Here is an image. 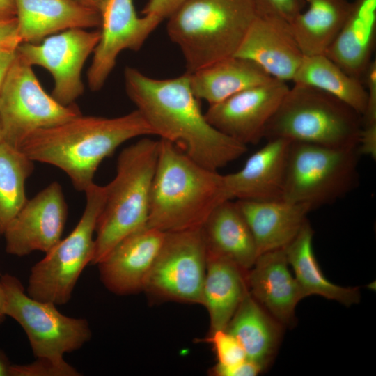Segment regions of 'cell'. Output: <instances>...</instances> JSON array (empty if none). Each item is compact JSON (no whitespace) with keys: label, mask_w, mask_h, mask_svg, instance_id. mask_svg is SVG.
Here are the masks:
<instances>
[{"label":"cell","mask_w":376,"mask_h":376,"mask_svg":"<svg viewBox=\"0 0 376 376\" xmlns=\"http://www.w3.org/2000/svg\"><path fill=\"white\" fill-rule=\"evenodd\" d=\"M4 304H5V293L4 290L2 285V283L0 281V324H1L6 315L4 313Z\"/></svg>","instance_id":"42"},{"label":"cell","mask_w":376,"mask_h":376,"mask_svg":"<svg viewBox=\"0 0 376 376\" xmlns=\"http://www.w3.org/2000/svg\"><path fill=\"white\" fill-rule=\"evenodd\" d=\"M2 141H3V136L2 127H1V122H0V143H1Z\"/></svg>","instance_id":"43"},{"label":"cell","mask_w":376,"mask_h":376,"mask_svg":"<svg viewBox=\"0 0 376 376\" xmlns=\"http://www.w3.org/2000/svg\"><path fill=\"white\" fill-rule=\"evenodd\" d=\"M284 249L263 253L246 274L249 293L283 327L295 323V308L305 297L289 268Z\"/></svg>","instance_id":"18"},{"label":"cell","mask_w":376,"mask_h":376,"mask_svg":"<svg viewBox=\"0 0 376 376\" xmlns=\"http://www.w3.org/2000/svg\"><path fill=\"white\" fill-rule=\"evenodd\" d=\"M189 74L193 93L210 105L273 79L255 63L235 56L217 61Z\"/></svg>","instance_id":"25"},{"label":"cell","mask_w":376,"mask_h":376,"mask_svg":"<svg viewBox=\"0 0 376 376\" xmlns=\"http://www.w3.org/2000/svg\"><path fill=\"white\" fill-rule=\"evenodd\" d=\"M84 192L86 205L77 226L31 269L26 292L33 299L65 304L84 269L91 264L94 234L104 206L106 188L93 182Z\"/></svg>","instance_id":"8"},{"label":"cell","mask_w":376,"mask_h":376,"mask_svg":"<svg viewBox=\"0 0 376 376\" xmlns=\"http://www.w3.org/2000/svg\"><path fill=\"white\" fill-rule=\"evenodd\" d=\"M361 81L367 93L366 110L362 116L363 126H376V60L373 59L365 72Z\"/></svg>","instance_id":"34"},{"label":"cell","mask_w":376,"mask_h":376,"mask_svg":"<svg viewBox=\"0 0 376 376\" xmlns=\"http://www.w3.org/2000/svg\"><path fill=\"white\" fill-rule=\"evenodd\" d=\"M262 372L259 366L247 359L228 366L217 363L210 370L211 375L215 376H256Z\"/></svg>","instance_id":"35"},{"label":"cell","mask_w":376,"mask_h":376,"mask_svg":"<svg viewBox=\"0 0 376 376\" xmlns=\"http://www.w3.org/2000/svg\"><path fill=\"white\" fill-rule=\"evenodd\" d=\"M246 274L235 264L207 254L203 306L210 317V332L226 329L246 293Z\"/></svg>","instance_id":"26"},{"label":"cell","mask_w":376,"mask_h":376,"mask_svg":"<svg viewBox=\"0 0 376 376\" xmlns=\"http://www.w3.org/2000/svg\"><path fill=\"white\" fill-rule=\"evenodd\" d=\"M67 214L61 186L53 182L27 199L7 226L6 253L22 257L33 251L48 252L61 240Z\"/></svg>","instance_id":"15"},{"label":"cell","mask_w":376,"mask_h":376,"mask_svg":"<svg viewBox=\"0 0 376 376\" xmlns=\"http://www.w3.org/2000/svg\"><path fill=\"white\" fill-rule=\"evenodd\" d=\"M292 81L325 92L361 116L366 110L367 93L362 81L347 74L325 54L304 56Z\"/></svg>","instance_id":"29"},{"label":"cell","mask_w":376,"mask_h":376,"mask_svg":"<svg viewBox=\"0 0 376 376\" xmlns=\"http://www.w3.org/2000/svg\"><path fill=\"white\" fill-rule=\"evenodd\" d=\"M31 67L17 52L0 89L3 141L18 149L33 132L81 115L75 103L63 105L48 95Z\"/></svg>","instance_id":"10"},{"label":"cell","mask_w":376,"mask_h":376,"mask_svg":"<svg viewBox=\"0 0 376 376\" xmlns=\"http://www.w3.org/2000/svg\"><path fill=\"white\" fill-rule=\"evenodd\" d=\"M124 78L127 96L154 135L173 143L198 164L217 171L246 152L247 146L206 120L191 88L189 73L162 79L126 67Z\"/></svg>","instance_id":"1"},{"label":"cell","mask_w":376,"mask_h":376,"mask_svg":"<svg viewBox=\"0 0 376 376\" xmlns=\"http://www.w3.org/2000/svg\"><path fill=\"white\" fill-rule=\"evenodd\" d=\"M100 13V38L87 73L93 91L103 87L118 54L125 49L139 50L163 21L153 15L139 17L133 0H107Z\"/></svg>","instance_id":"13"},{"label":"cell","mask_w":376,"mask_h":376,"mask_svg":"<svg viewBox=\"0 0 376 376\" xmlns=\"http://www.w3.org/2000/svg\"><path fill=\"white\" fill-rule=\"evenodd\" d=\"M16 55V49H0V89Z\"/></svg>","instance_id":"38"},{"label":"cell","mask_w":376,"mask_h":376,"mask_svg":"<svg viewBox=\"0 0 376 376\" xmlns=\"http://www.w3.org/2000/svg\"><path fill=\"white\" fill-rule=\"evenodd\" d=\"M186 0H148L143 15H153L162 20L168 19Z\"/></svg>","instance_id":"36"},{"label":"cell","mask_w":376,"mask_h":376,"mask_svg":"<svg viewBox=\"0 0 376 376\" xmlns=\"http://www.w3.org/2000/svg\"><path fill=\"white\" fill-rule=\"evenodd\" d=\"M213 345L217 363L221 365H233L246 359L244 350L239 341L226 329L210 332L202 340Z\"/></svg>","instance_id":"32"},{"label":"cell","mask_w":376,"mask_h":376,"mask_svg":"<svg viewBox=\"0 0 376 376\" xmlns=\"http://www.w3.org/2000/svg\"><path fill=\"white\" fill-rule=\"evenodd\" d=\"M313 230L306 221L295 237L284 248L289 266L305 297L319 295L346 306L360 300L356 287H343L330 282L324 275L313 248Z\"/></svg>","instance_id":"27"},{"label":"cell","mask_w":376,"mask_h":376,"mask_svg":"<svg viewBox=\"0 0 376 376\" xmlns=\"http://www.w3.org/2000/svg\"><path fill=\"white\" fill-rule=\"evenodd\" d=\"M231 200L224 175L159 140L146 226L164 233L201 228L212 212Z\"/></svg>","instance_id":"3"},{"label":"cell","mask_w":376,"mask_h":376,"mask_svg":"<svg viewBox=\"0 0 376 376\" xmlns=\"http://www.w3.org/2000/svg\"><path fill=\"white\" fill-rule=\"evenodd\" d=\"M0 281L5 293L4 313L23 329L36 358L64 359L92 336L88 320L62 314L54 304L30 297L19 279L10 274Z\"/></svg>","instance_id":"9"},{"label":"cell","mask_w":376,"mask_h":376,"mask_svg":"<svg viewBox=\"0 0 376 376\" xmlns=\"http://www.w3.org/2000/svg\"><path fill=\"white\" fill-rule=\"evenodd\" d=\"M283 328L248 290L226 330L239 341L246 359L264 371L275 357Z\"/></svg>","instance_id":"24"},{"label":"cell","mask_w":376,"mask_h":376,"mask_svg":"<svg viewBox=\"0 0 376 376\" xmlns=\"http://www.w3.org/2000/svg\"><path fill=\"white\" fill-rule=\"evenodd\" d=\"M358 148L290 142L282 199L311 210L331 204L357 187Z\"/></svg>","instance_id":"7"},{"label":"cell","mask_w":376,"mask_h":376,"mask_svg":"<svg viewBox=\"0 0 376 376\" xmlns=\"http://www.w3.org/2000/svg\"><path fill=\"white\" fill-rule=\"evenodd\" d=\"M148 135H154L152 130L137 109L116 118L81 114L33 132L19 149L33 162L60 169L84 191L104 159L124 142Z\"/></svg>","instance_id":"2"},{"label":"cell","mask_w":376,"mask_h":376,"mask_svg":"<svg viewBox=\"0 0 376 376\" xmlns=\"http://www.w3.org/2000/svg\"><path fill=\"white\" fill-rule=\"evenodd\" d=\"M11 365L6 354L0 350V376H9Z\"/></svg>","instance_id":"40"},{"label":"cell","mask_w":376,"mask_h":376,"mask_svg":"<svg viewBox=\"0 0 376 376\" xmlns=\"http://www.w3.org/2000/svg\"><path fill=\"white\" fill-rule=\"evenodd\" d=\"M362 126V116L340 100L317 88L294 84L268 121L264 138L358 148Z\"/></svg>","instance_id":"6"},{"label":"cell","mask_w":376,"mask_h":376,"mask_svg":"<svg viewBox=\"0 0 376 376\" xmlns=\"http://www.w3.org/2000/svg\"><path fill=\"white\" fill-rule=\"evenodd\" d=\"M85 6L95 9L100 13L102 9L107 0H73Z\"/></svg>","instance_id":"41"},{"label":"cell","mask_w":376,"mask_h":376,"mask_svg":"<svg viewBox=\"0 0 376 376\" xmlns=\"http://www.w3.org/2000/svg\"><path fill=\"white\" fill-rule=\"evenodd\" d=\"M206 253L228 260L248 272L258 256L252 233L236 202L219 205L201 227Z\"/></svg>","instance_id":"23"},{"label":"cell","mask_w":376,"mask_h":376,"mask_svg":"<svg viewBox=\"0 0 376 376\" xmlns=\"http://www.w3.org/2000/svg\"><path fill=\"white\" fill-rule=\"evenodd\" d=\"M257 16L255 0H186L166 30L191 73L234 56Z\"/></svg>","instance_id":"4"},{"label":"cell","mask_w":376,"mask_h":376,"mask_svg":"<svg viewBox=\"0 0 376 376\" xmlns=\"http://www.w3.org/2000/svg\"><path fill=\"white\" fill-rule=\"evenodd\" d=\"M22 42L38 44L70 29L101 26V13L73 0H15Z\"/></svg>","instance_id":"20"},{"label":"cell","mask_w":376,"mask_h":376,"mask_svg":"<svg viewBox=\"0 0 376 376\" xmlns=\"http://www.w3.org/2000/svg\"><path fill=\"white\" fill-rule=\"evenodd\" d=\"M257 64L272 77L292 81L304 57L291 26L275 16L258 15L234 54Z\"/></svg>","instance_id":"17"},{"label":"cell","mask_w":376,"mask_h":376,"mask_svg":"<svg viewBox=\"0 0 376 376\" xmlns=\"http://www.w3.org/2000/svg\"><path fill=\"white\" fill-rule=\"evenodd\" d=\"M376 41V0H354L349 15L325 55L360 79L373 60Z\"/></svg>","instance_id":"22"},{"label":"cell","mask_w":376,"mask_h":376,"mask_svg":"<svg viewBox=\"0 0 376 376\" xmlns=\"http://www.w3.org/2000/svg\"><path fill=\"white\" fill-rule=\"evenodd\" d=\"M308 3L290 24L304 56L324 54L345 22L350 8L348 0H304Z\"/></svg>","instance_id":"28"},{"label":"cell","mask_w":376,"mask_h":376,"mask_svg":"<svg viewBox=\"0 0 376 376\" xmlns=\"http://www.w3.org/2000/svg\"><path fill=\"white\" fill-rule=\"evenodd\" d=\"M258 15L280 17L290 24L305 6L304 0H255Z\"/></svg>","instance_id":"33"},{"label":"cell","mask_w":376,"mask_h":376,"mask_svg":"<svg viewBox=\"0 0 376 376\" xmlns=\"http://www.w3.org/2000/svg\"><path fill=\"white\" fill-rule=\"evenodd\" d=\"M20 43L17 17L0 20V49H16Z\"/></svg>","instance_id":"37"},{"label":"cell","mask_w":376,"mask_h":376,"mask_svg":"<svg viewBox=\"0 0 376 376\" xmlns=\"http://www.w3.org/2000/svg\"><path fill=\"white\" fill-rule=\"evenodd\" d=\"M81 373L64 359L38 357L26 364L11 365L9 376H80Z\"/></svg>","instance_id":"31"},{"label":"cell","mask_w":376,"mask_h":376,"mask_svg":"<svg viewBox=\"0 0 376 376\" xmlns=\"http://www.w3.org/2000/svg\"><path fill=\"white\" fill-rule=\"evenodd\" d=\"M235 202L252 233L258 255L284 249L297 235L311 211L306 205L283 199Z\"/></svg>","instance_id":"21"},{"label":"cell","mask_w":376,"mask_h":376,"mask_svg":"<svg viewBox=\"0 0 376 376\" xmlns=\"http://www.w3.org/2000/svg\"><path fill=\"white\" fill-rule=\"evenodd\" d=\"M250 156L239 171L224 175L231 200L275 201L283 198L290 141L274 139Z\"/></svg>","instance_id":"19"},{"label":"cell","mask_w":376,"mask_h":376,"mask_svg":"<svg viewBox=\"0 0 376 376\" xmlns=\"http://www.w3.org/2000/svg\"><path fill=\"white\" fill-rule=\"evenodd\" d=\"M159 146V140L144 137L118 155L116 174L105 186L91 265L98 264L124 237L146 226Z\"/></svg>","instance_id":"5"},{"label":"cell","mask_w":376,"mask_h":376,"mask_svg":"<svg viewBox=\"0 0 376 376\" xmlns=\"http://www.w3.org/2000/svg\"><path fill=\"white\" fill-rule=\"evenodd\" d=\"M289 88L286 81L273 78L210 105L205 118L234 140L245 146L257 144Z\"/></svg>","instance_id":"14"},{"label":"cell","mask_w":376,"mask_h":376,"mask_svg":"<svg viewBox=\"0 0 376 376\" xmlns=\"http://www.w3.org/2000/svg\"><path fill=\"white\" fill-rule=\"evenodd\" d=\"M100 38V30L70 29L38 44L22 42L16 50L29 65H40L52 74L54 80L52 96L67 106L84 93L81 70Z\"/></svg>","instance_id":"12"},{"label":"cell","mask_w":376,"mask_h":376,"mask_svg":"<svg viewBox=\"0 0 376 376\" xmlns=\"http://www.w3.org/2000/svg\"><path fill=\"white\" fill-rule=\"evenodd\" d=\"M17 8L15 0H0V20L16 17Z\"/></svg>","instance_id":"39"},{"label":"cell","mask_w":376,"mask_h":376,"mask_svg":"<svg viewBox=\"0 0 376 376\" xmlns=\"http://www.w3.org/2000/svg\"><path fill=\"white\" fill-rule=\"evenodd\" d=\"M206 267L201 228L166 233L143 290L159 299L202 305Z\"/></svg>","instance_id":"11"},{"label":"cell","mask_w":376,"mask_h":376,"mask_svg":"<svg viewBox=\"0 0 376 376\" xmlns=\"http://www.w3.org/2000/svg\"><path fill=\"white\" fill-rule=\"evenodd\" d=\"M165 233L146 226L120 240L97 264L106 288L120 296L143 290Z\"/></svg>","instance_id":"16"},{"label":"cell","mask_w":376,"mask_h":376,"mask_svg":"<svg viewBox=\"0 0 376 376\" xmlns=\"http://www.w3.org/2000/svg\"><path fill=\"white\" fill-rule=\"evenodd\" d=\"M33 170V162L19 149L0 143V237L27 198L25 184Z\"/></svg>","instance_id":"30"}]
</instances>
